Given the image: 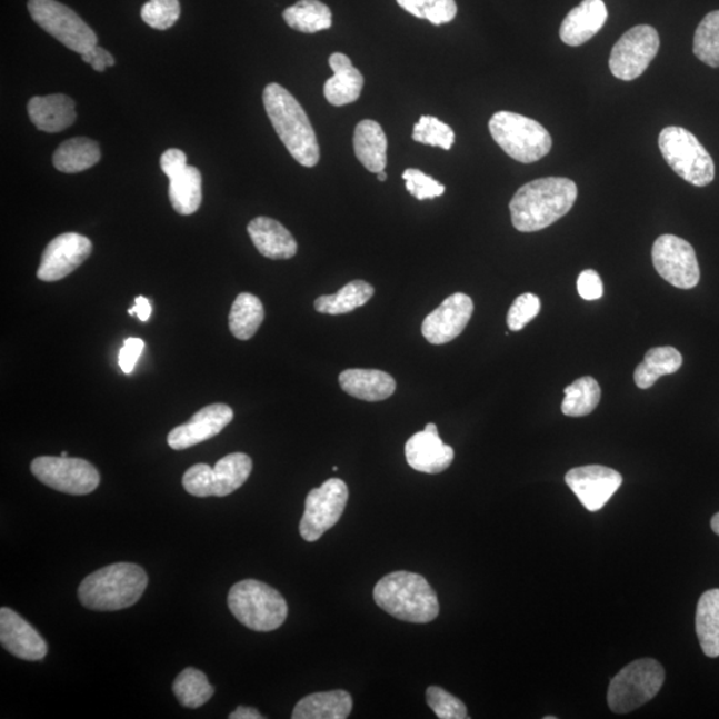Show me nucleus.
<instances>
[{"mask_svg":"<svg viewBox=\"0 0 719 719\" xmlns=\"http://www.w3.org/2000/svg\"><path fill=\"white\" fill-rule=\"evenodd\" d=\"M577 194L575 181L567 178L530 181L510 200L513 227L520 232L546 230L572 210Z\"/></svg>","mask_w":719,"mask_h":719,"instance_id":"obj_1","label":"nucleus"},{"mask_svg":"<svg viewBox=\"0 0 719 719\" xmlns=\"http://www.w3.org/2000/svg\"><path fill=\"white\" fill-rule=\"evenodd\" d=\"M268 118L274 131L299 164L312 168L320 160V147L307 112L283 86L270 83L263 92Z\"/></svg>","mask_w":719,"mask_h":719,"instance_id":"obj_2","label":"nucleus"},{"mask_svg":"<svg viewBox=\"0 0 719 719\" xmlns=\"http://www.w3.org/2000/svg\"><path fill=\"white\" fill-rule=\"evenodd\" d=\"M147 585L143 568L137 563L119 562L87 576L80 583L78 595L87 609L116 611L136 605Z\"/></svg>","mask_w":719,"mask_h":719,"instance_id":"obj_3","label":"nucleus"},{"mask_svg":"<svg viewBox=\"0 0 719 719\" xmlns=\"http://www.w3.org/2000/svg\"><path fill=\"white\" fill-rule=\"evenodd\" d=\"M375 602L398 620L427 623L440 613L439 598L425 577L411 572H393L376 585Z\"/></svg>","mask_w":719,"mask_h":719,"instance_id":"obj_4","label":"nucleus"},{"mask_svg":"<svg viewBox=\"0 0 719 719\" xmlns=\"http://www.w3.org/2000/svg\"><path fill=\"white\" fill-rule=\"evenodd\" d=\"M228 607L239 622L254 631L277 630L288 616L284 597L258 580L234 583L228 595Z\"/></svg>","mask_w":719,"mask_h":719,"instance_id":"obj_5","label":"nucleus"},{"mask_svg":"<svg viewBox=\"0 0 719 719\" xmlns=\"http://www.w3.org/2000/svg\"><path fill=\"white\" fill-rule=\"evenodd\" d=\"M489 131L508 157L523 164L536 163L552 150V138L546 127L520 113L496 112L489 120Z\"/></svg>","mask_w":719,"mask_h":719,"instance_id":"obj_6","label":"nucleus"},{"mask_svg":"<svg viewBox=\"0 0 719 719\" xmlns=\"http://www.w3.org/2000/svg\"><path fill=\"white\" fill-rule=\"evenodd\" d=\"M658 146L671 170L688 183L707 187L715 180V161L690 131L682 127H667L658 138Z\"/></svg>","mask_w":719,"mask_h":719,"instance_id":"obj_7","label":"nucleus"},{"mask_svg":"<svg viewBox=\"0 0 719 719\" xmlns=\"http://www.w3.org/2000/svg\"><path fill=\"white\" fill-rule=\"evenodd\" d=\"M663 682L665 670L660 662L653 658L633 661L610 681L609 708L617 715L630 713L653 700Z\"/></svg>","mask_w":719,"mask_h":719,"instance_id":"obj_8","label":"nucleus"},{"mask_svg":"<svg viewBox=\"0 0 719 719\" xmlns=\"http://www.w3.org/2000/svg\"><path fill=\"white\" fill-rule=\"evenodd\" d=\"M252 472L251 457L246 453H231L211 468L197 463L183 476V487L194 497H226L243 487Z\"/></svg>","mask_w":719,"mask_h":719,"instance_id":"obj_9","label":"nucleus"},{"mask_svg":"<svg viewBox=\"0 0 719 719\" xmlns=\"http://www.w3.org/2000/svg\"><path fill=\"white\" fill-rule=\"evenodd\" d=\"M29 11L39 27L67 49L82 53L98 46L97 33L78 13L57 0H29Z\"/></svg>","mask_w":719,"mask_h":719,"instance_id":"obj_10","label":"nucleus"},{"mask_svg":"<svg viewBox=\"0 0 719 719\" xmlns=\"http://www.w3.org/2000/svg\"><path fill=\"white\" fill-rule=\"evenodd\" d=\"M31 472L44 486L73 496L92 493L100 483L98 469L91 462L71 457H37Z\"/></svg>","mask_w":719,"mask_h":719,"instance_id":"obj_11","label":"nucleus"},{"mask_svg":"<svg viewBox=\"0 0 719 719\" xmlns=\"http://www.w3.org/2000/svg\"><path fill=\"white\" fill-rule=\"evenodd\" d=\"M349 499L347 483L340 479L327 480L309 492L306 510L300 521V535L308 542L321 539L344 513Z\"/></svg>","mask_w":719,"mask_h":719,"instance_id":"obj_12","label":"nucleus"},{"mask_svg":"<svg viewBox=\"0 0 719 719\" xmlns=\"http://www.w3.org/2000/svg\"><path fill=\"white\" fill-rule=\"evenodd\" d=\"M660 36L655 27L640 24L625 32L611 50L609 67L617 79L630 82L647 71L660 50Z\"/></svg>","mask_w":719,"mask_h":719,"instance_id":"obj_13","label":"nucleus"},{"mask_svg":"<svg viewBox=\"0 0 719 719\" xmlns=\"http://www.w3.org/2000/svg\"><path fill=\"white\" fill-rule=\"evenodd\" d=\"M651 259L658 274L670 286L691 289L700 283V264L695 248L687 240L662 234L655 241Z\"/></svg>","mask_w":719,"mask_h":719,"instance_id":"obj_14","label":"nucleus"},{"mask_svg":"<svg viewBox=\"0 0 719 719\" xmlns=\"http://www.w3.org/2000/svg\"><path fill=\"white\" fill-rule=\"evenodd\" d=\"M92 243L76 232L59 234L50 241L40 259L37 277L46 283L62 280L90 258Z\"/></svg>","mask_w":719,"mask_h":719,"instance_id":"obj_15","label":"nucleus"},{"mask_svg":"<svg viewBox=\"0 0 719 719\" xmlns=\"http://www.w3.org/2000/svg\"><path fill=\"white\" fill-rule=\"evenodd\" d=\"M566 482L589 512H598L620 489L622 476L608 467L585 466L570 469Z\"/></svg>","mask_w":719,"mask_h":719,"instance_id":"obj_16","label":"nucleus"},{"mask_svg":"<svg viewBox=\"0 0 719 719\" xmlns=\"http://www.w3.org/2000/svg\"><path fill=\"white\" fill-rule=\"evenodd\" d=\"M473 301L466 293H455L429 313L422 322L421 332L435 346L459 338L473 314Z\"/></svg>","mask_w":719,"mask_h":719,"instance_id":"obj_17","label":"nucleus"},{"mask_svg":"<svg viewBox=\"0 0 719 719\" xmlns=\"http://www.w3.org/2000/svg\"><path fill=\"white\" fill-rule=\"evenodd\" d=\"M233 420L231 407L212 405L201 408L190 421L173 428L167 437L168 446L174 450H183L198 446L218 436Z\"/></svg>","mask_w":719,"mask_h":719,"instance_id":"obj_18","label":"nucleus"},{"mask_svg":"<svg viewBox=\"0 0 719 719\" xmlns=\"http://www.w3.org/2000/svg\"><path fill=\"white\" fill-rule=\"evenodd\" d=\"M0 642L12 656L24 661H40L49 647L37 629L10 608L0 609Z\"/></svg>","mask_w":719,"mask_h":719,"instance_id":"obj_19","label":"nucleus"},{"mask_svg":"<svg viewBox=\"0 0 719 719\" xmlns=\"http://www.w3.org/2000/svg\"><path fill=\"white\" fill-rule=\"evenodd\" d=\"M409 467L418 472L437 475L450 467L455 450L441 440L437 427L431 422L425 431L416 433L406 443Z\"/></svg>","mask_w":719,"mask_h":719,"instance_id":"obj_20","label":"nucleus"},{"mask_svg":"<svg viewBox=\"0 0 719 719\" xmlns=\"http://www.w3.org/2000/svg\"><path fill=\"white\" fill-rule=\"evenodd\" d=\"M607 20L608 9L603 0H582L563 19L560 38L568 46H581L593 38Z\"/></svg>","mask_w":719,"mask_h":719,"instance_id":"obj_21","label":"nucleus"},{"mask_svg":"<svg viewBox=\"0 0 719 719\" xmlns=\"http://www.w3.org/2000/svg\"><path fill=\"white\" fill-rule=\"evenodd\" d=\"M27 111L38 130L57 133L69 129L77 120V106L73 99L63 93L30 99Z\"/></svg>","mask_w":719,"mask_h":719,"instance_id":"obj_22","label":"nucleus"},{"mask_svg":"<svg viewBox=\"0 0 719 719\" xmlns=\"http://www.w3.org/2000/svg\"><path fill=\"white\" fill-rule=\"evenodd\" d=\"M248 234L257 250L272 260L292 259L298 253L292 233L278 220L260 217L248 224Z\"/></svg>","mask_w":719,"mask_h":719,"instance_id":"obj_23","label":"nucleus"},{"mask_svg":"<svg viewBox=\"0 0 719 719\" xmlns=\"http://www.w3.org/2000/svg\"><path fill=\"white\" fill-rule=\"evenodd\" d=\"M329 67L334 76L329 78L324 86L327 102L336 107L354 103L365 87L362 73L356 69L352 60L341 52H334L329 57Z\"/></svg>","mask_w":719,"mask_h":719,"instance_id":"obj_24","label":"nucleus"},{"mask_svg":"<svg viewBox=\"0 0 719 719\" xmlns=\"http://www.w3.org/2000/svg\"><path fill=\"white\" fill-rule=\"evenodd\" d=\"M339 381L342 391L369 402L387 400L396 391L392 376L379 369H346Z\"/></svg>","mask_w":719,"mask_h":719,"instance_id":"obj_25","label":"nucleus"},{"mask_svg":"<svg viewBox=\"0 0 719 719\" xmlns=\"http://www.w3.org/2000/svg\"><path fill=\"white\" fill-rule=\"evenodd\" d=\"M356 158L369 172L379 173L387 167L388 140L382 127L375 120H361L353 136Z\"/></svg>","mask_w":719,"mask_h":719,"instance_id":"obj_26","label":"nucleus"},{"mask_svg":"<svg viewBox=\"0 0 719 719\" xmlns=\"http://www.w3.org/2000/svg\"><path fill=\"white\" fill-rule=\"evenodd\" d=\"M353 701L346 690L322 691L307 696L296 705L293 719H346L351 715Z\"/></svg>","mask_w":719,"mask_h":719,"instance_id":"obj_27","label":"nucleus"},{"mask_svg":"<svg viewBox=\"0 0 719 719\" xmlns=\"http://www.w3.org/2000/svg\"><path fill=\"white\" fill-rule=\"evenodd\" d=\"M102 158L96 140L89 138H72L66 140L53 153V166L64 173H78L90 170Z\"/></svg>","mask_w":719,"mask_h":719,"instance_id":"obj_28","label":"nucleus"},{"mask_svg":"<svg viewBox=\"0 0 719 719\" xmlns=\"http://www.w3.org/2000/svg\"><path fill=\"white\" fill-rule=\"evenodd\" d=\"M683 365L682 354L673 347H656L649 349L643 361L636 368L635 382L638 388L649 389L662 376L680 371Z\"/></svg>","mask_w":719,"mask_h":719,"instance_id":"obj_29","label":"nucleus"},{"mask_svg":"<svg viewBox=\"0 0 719 719\" xmlns=\"http://www.w3.org/2000/svg\"><path fill=\"white\" fill-rule=\"evenodd\" d=\"M696 630L703 653L719 657V589L705 591L698 601Z\"/></svg>","mask_w":719,"mask_h":719,"instance_id":"obj_30","label":"nucleus"},{"mask_svg":"<svg viewBox=\"0 0 719 719\" xmlns=\"http://www.w3.org/2000/svg\"><path fill=\"white\" fill-rule=\"evenodd\" d=\"M203 178L197 167L188 166L183 172L170 179L168 197L173 210L180 214H192L200 208L203 200Z\"/></svg>","mask_w":719,"mask_h":719,"instance_id":"obj_31","label":"nucleus"},{"mask_svg":"<svg viewBox=\"0 0 719 719\" xmlns=\"http://www.w3.org/2000/svg\"><path fill=\"white\" fill-rule=\"evenodd\" d=\"M373 293V287L367 281L354 280L342 287L338 293L320 296L314 301V308L324 314H344L367 304Z\"/></svg>","mask_w":719,"mask_h":719,"instance_id":"obj_32","label":"nucleus"},{"mask_svg":"<svg viewBox=\"0 0 719 719\" xmlns=\"http://www.w3.org/2000/svg\"><path fill=\"white\" fill-rule=\"evenodd\" d=\"M286 23L291 29L316 33L332 27V11L320 0H299L283 12Z\"/></svg>","mask_w":719,"mask_h":719,"instance_id":"obj_33","label":"nucleus"},{"mask_svg":"<svg viewBox=\"0 0 719 719\" xmlns=\"http://www.w3.org/2000/svg\"><path fill=\"white\" fill-rule=\"evenodd\" d=\"M264 307L257 296L240 293L230 312V329L234 338L250 340L264 321Z\"/></svg>","mask_w":719,"mask_h":719,"instance_id":"obj_34","label":"nucleus"},{"mask_svg":"<svg viewBox=\"0 0 719 719\" xmlns=\"http://www.w3.org/2000/svg\"><path fill=\"white\" fill-rule=\"evenodd\" d=\"M563 392H566V399L562 401L561 411L569 418L588 416L600 405V385L590 376L577 379Z\"/></svg>","mask_w":719,"mask_h":719,"instance_id":"obj_35","label":"nucleus"},{"mask_svg":"<svg viewBox=\"0 0 719 719\" xmlns=\"http://www.w3.org/2000/svg\"><path fill=\"white\" fill-rule=\"evenodd\" d=\"M173 695L184 708L197 709L211 700L214 689L203 671L187 668L173 682Z\"/></svg>","mask_w":719,"mask_h":719,"instance_id":"obj_36","label":"nucleus"},{"mask_svg":"<svg viewBox=\"0 0 719 719\" xmlns=\"http://www.w3.org/2000/svg\"><path fill=\"white\" fill-rule=\"evenodd\" d=\"M695 56L705 64L719 67V10L711 11L697 27L693 43Z\"/></svg>","mask_w":719,"mask_h":719,"instance_id":"obj_37","label":"nucleus"},{"mask_svg":"<svg viewBox=\"0 0 719 719\" xmlns=\"http://www.w3.org/2000/svg\"><path fill=\"white\" fill-rule=\"evenodd\" d=\"M402 10L419 19H427L435 26L449 22L457 16L455 0H396Z\"/></svg>","mask_w":719,"mask_h":719,"instance_id":"obj_38","label":"nucleus"},{"mask_svg":"<svg viewBox=\"0 0 719 719\" xmlns=\"http://www.w3.org/2000/svg\"><path fill=\"white\" fill-rule=\"evenodd\" d=\"M412 138L415 142L440 147L449 151L455 144V131L452 127L441 122L436 117H421L419 123L413 127Z\"/></svg>","mask_w":719,"mask_h":719,"instance_id":"obj_39","label":"nucleus"},{"mask_svg":"<svg viewBox=\"0 0 719 719\" xmlns=\"http://www.w3.org/2000/svg\"><path fill=\"white\" fill-rule=\"evenodd\" d=\"M180 11L179 0H150L142 7V19L152 29L164 31L178 22Z\"/></svg>","mask_w":719,"mask_h":719,"instance_id":"obj_40","label":"nucleus"},{"mask_svg":"<svg viewBox=\"0 0 719 719\" xmlns=\"http://www.w3.org/2000/svg\"><path fill=\"white\" fill-rule=\"evenodd\" d=\"M427 702L429 708L433 710L437 718L440 719H467L468 710L466 703L459 698L448 693L439 687H431L427 689Z\"/></svg>","mask_w":719,"mask_h":719,"instance_id":"obj_41","label":"nucleus"},{"mask_svg":"<svg viewBox=\"0 0 719 719\" xmlns=\"http://www.w3.org/2000/svg\"><path fill=\"white\" fill-rule=\"evenodd\" d=\"M541 311V300L533 293L520 294L510 306L508 312V327L510 331L519 332Z\"/></svg>","mask_w":719,"mask_h":719,"instance_id":"obj_42","label":"nucleus"},{"mask_svg":"<svg viewBox=\"0 0 719 719\" xmlns=\"http://www.w3.org/2000/svg\"><path fill=\"white\" fill-rule=\"evenodd\" d=\"M402 179L406 180L408 192L418 200L439 198L446 192V187L439 183V181L428 177V174L420 170H416V168H408L402 173Z\"/></svg>","mask_w":719,"mask_h":719,"instance_id":"obj_43","label":"nucleus"},{"mask_svg":"<svg viewBox=\"0 0 719 719\" xmlns=\"http://www.w3.org/2000/svg\"><path fill=\"white\" fill-rule=\"evenodd\" d=\"M577 291L583 300L593 301L601 299L603 284L600 274L593 270L581 272L577 280Z\"/></svg>","mask_w":719,"mask_h":719,"instance_id":"obj_44","label":"nucleus"},{"mask_svg":"<svg viewBox=\"0 0 719 719\" xmlns=\"http://www.w3.org/2000/svg\"><path fill=\"white\" fill-rule=\"evenodd\" d=\"M144 348L146 342L142 339L130 338L124 341L123 348L119 352V366L124 373L130 375L136 369Z\"/></svg>","mask_w":719,"mask_h":719,"instance_id":"obj_45","label":"nucleus"},{"mask_svg":"<svg viewBox=\"0 0 719 719\" xmlns=\"http://www.w3.org/2000/svg\"><path fill=\"white\" fill-rule=\"evenodd\" d=\"M160 167L168 179L177 177L178 173L183 172L188 167L187 154L178 150V148H170V150L161 154Z\"/></svg>","mask_w":719,"mask_h":719,"instance_id":"obj_46","label":"nucleus"},{"mask_svg":"<svg viewBox=\"0 0 719 719\" xmlns=\"http://www.w3.org/2000/svg\"><path fill=\"white\" fill-rule=\"evenodd\" d=\"M80 57H82L83 62L90 64L98 72H104L107 67L116 66V58L103 47L96 46Z\"/></svg>","mask_w":719,"mask_h":719,"instance_id":"obj_47","label":"nucleus"},{"mask_svg":"<svg viewBox=\"0 0 719 719\" xmlns=\"http://www.w3.org/2000/svg\"><path fill=\"white\" fill-rule=\"evenodd\" d=\"M152 313V307L150 300L144 298V296H139L136 300V307L129 309V314H137L140 320L143 322L150 320Z\"/></svg>","mask_w":719,"mask_h":719,"instance_id":"obj_48","label":"nucleus"},{"mask_svg":"<svg viewBox=\"0 0 719 719\" xmlns=\"http://www.w3.org/2000/svg\"><path fill=\"white\" fill-rule=\"evenodd\" d=\"M231 719H264L257 709L239 707L233 713L230 715Z\"/></svg>","mask_w":719,"mask_h":719,"instance_id":"obj_49","label":"nucleus"},{"mask_svg":"<svg viewBox=\"0 0 719 719\" xmlns=\"http://www.w3.org/2000/svg\"><path fill=\"white\" fill-rule=\"evenodd\" d=\"M711 529L719 536V512L711 519Z\"/></svg>","mask_w":719,"mask_h":719,"instance_id":"obj_50","label":"nucleus"},{"mask_svg":"<svg viewBox=\"0 0 719 719\" xmlns=\"http://www.w3.org/2000/svg\"><path fill=\"white\" fill-rule=\"evenodd\" d=\"M378 179L379 181H386L387 180V173L386 171H381L378 173Z\"/></svg>","mask_w":719,"mask_h":719,"instance_id":"obj_51","label":"nucleus"},{"mask_svg":"<svg viewBox=\"0 0 719 719\" xmlns=\"http://www.w3.org/2000/svg\"><path fill=\"white\" fill-rule=\"evenodd\" d=\"M543 719H556L555 716L543 717Z\"/></svg>","mask_w":719,"mask_h":719,"instance_id":"obj_52","label":"nucleus"},{"mask_svg":"<svg viewBox=\"0 0 719 719\" xmlns=\"http://www.w3.org/2000/svg\"><path fill=\"white\" fill-rule=\"evenodd\" d=\"M60 456L69 457V453H67V452H62V455H60Z\"/></svg>","mask_w":719,"mask_h":719,"instance_id":"obj_53","label":"nucleus"}]
</instances>
